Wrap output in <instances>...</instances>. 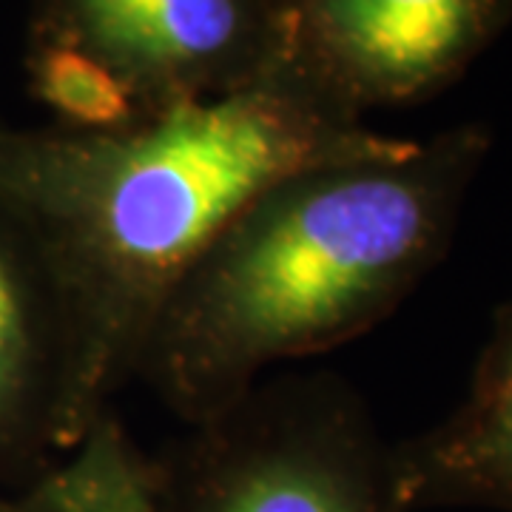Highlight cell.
<instances>
[{
    "instance_id": "1",
    "label": "cell",
    "mask_w": 512,
    "mask_h": 512,
    "mask_svg": "<svg viewBox=\"0 0 512 512\" xmlns=\"http://www.w3.org/2000/svg\"><path fill=\"white\" fill-rule=\"evenodd\" d=\"M404 146L291 52L117 131L0 126V191L35 222L72 299L89 421L134 379L168 296L248 202L296 171Z\"/></svg>"
},
{
    "instance_id": "2",
    "label": "cell",
    "mask_w": 512,
    "mask_h": 512,
    "mask_svg": "<svg viewBox=\"0 0 512 512\" xmlns=\"http://www.w3.org/2000/svg\"><path fill=\"white\" fill-rule=\"evenodd\" d=\"M490 146V128L464 123L274 183L180 279L134 379L188 427L274 365L373 330L444 259Z\"/></svg>"
},
{
    "instance_id": "3",
    "label": "cell",
    "mask_w": 512,
    "mask_h": 512,
    "mask_svg": "<svg viewBox=\"0 0 512 512\" xmlns=\"http://www.w3.org/2000/svg\"><path fill=\"white\" fill-rule=\"evenodd\" d=\"M157 464L163 512H407L393 444L330 376L259 382Z\"/></svg>"
},
{
    "instance_id": "4",
    "label": "cell",
    "mask_w": 512,
    "mask_h": 512,
    "mask_svg": "<svg viewBox=\"0 0 512 512\" xmlns=\"http://www.w3.org/2000/svg\"><path fill=\"white\" fill-rule=\"evenodd\" d=\"M29 43L97 57L143 117L237 89L291 52L276 0H32Z\"/></svg>"
},
{
    "instance_id": "5",
    "label": "cell",
    "mask_w": 512,
    "mask_h": 512,
    "mask_svg": "<svg viewBox=\"0 0 512 512\" xmlns=\"http://www.w3.org/2000/svg\"><path fill=\"white\" fill-rule=\"evenodd\" d=\"M276 3L291 55L359 114L444 92L512 20V0Z\"/></svg>"
},
{
    "instance_id": "6",
    "label": "cell",
    "mask_w": 512,
    "mask_h": 512,
    "mask_svg": "<svg viewBox=\"0 0 512 512\" xmlns=\"http://www.w3.org/2000/svg\"><path fill=\"white\" fill-rule=\"evenodd\" d=\"M89 430L66 282L35 222L0 191V484L29 487Z\"/></svg>"
},
{
    "instance_id": "7",
    "label": "cell",
    "mask_w": 512,
    "mask_h": 512,
    "mask_svg": "<svg viewBox=\"0 0 512 512\" xmlns=\"http://www.w3.org/2000/svg\"><path fill=\"white\" fill-rule=\"evenodd\" d=\"M404 510L512 512V299L495 313L467 396L436 427L393 444Z\"/></svg>"
},
{
    "instance_id": "8",
    "label": "cell",
    "mask_w": 512,
    "mask_h": 512,
    "mask_svg": "<svg viewBox=\"0 0 512 512\" xmlns=\"http://www.w3.org/2000/svg\"><path fill=\"white\" fill-rule=\"evenodd\" d=\"M23 493L40 512H163L160 464L131 441L114 410Z\"/></svg>"
},
{
    "instance_id": "9",
    "label": "cell",
    "mask_w": 512,
    "mask_h": 512,
    "mask_svg": "<svg viewBox=\"0 0 512 512\" xmlns=\"http://www.w3.org/2000/svg\"><path fill=\"white\" fill-rule=\"evenodd\" d=\"M26 74L32 97L74 131H117L143 114L128 86L106 63L63 43H29Z\"/></svg>"
},
{
    "instance_id": "10",
    "label": "cell",
    "mask_w": 512,
    "mask_h": 512,
    "mask_svg": "<svg viewBox=\"0 0 512 512\" xmlns=\"http://www.w3.org/2000/svg\"><path fill=\"white\" fill-rule=\"evenodd\" d=\"M0 512H40L23 490H9L0 484Z\"/></svg>"
}]
</instances>
